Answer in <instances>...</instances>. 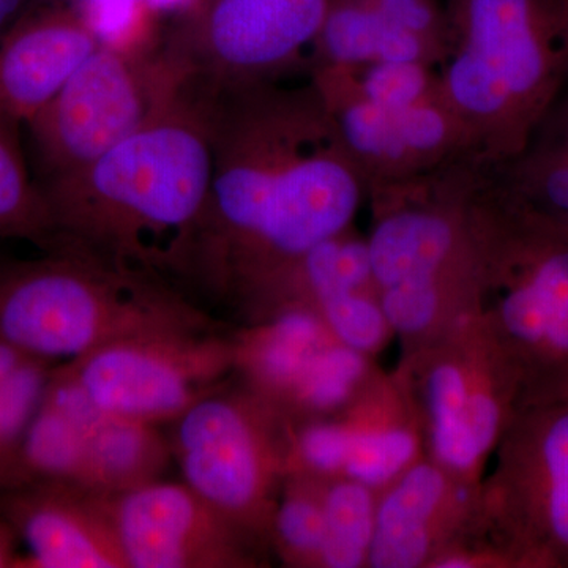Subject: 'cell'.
Returning <instances> with one entry per match:
<instances>
[{
  "label": "cell",
  "instance_id": "6da1fadb",
  "mask_svg": "<svg viewBox=\"0 0 568 568\" xmlns=\"http://www.w3.org/2000/svg\"><path fill=\"white\" fill-rule=\"evenodd\" d=\"M211 122V190L192 282L242 301L351 230L368 190L312 81L213 88Z\"/></svg>",
  "mask_w": 568,
  "mask_h": 568
},
{
  "label": "cell",
  "instance_id": "7a4b0ae2",
  "mask_svg": "<svg viewBox=\"0 0 568 568\" xmlns=\"http://www.w3.org/2000/svg\"><path fill=\"white\" fill-rule=\"evenodd\" d=\"M212 95V85L194 78L138 132L41 186L52 250L168 284L192 282L211 190Z\"/></svg>",
  "mask_w": 568,
  "mask_h": 568
},
{
  "label": "cell",
  "instance_id": "3957f363",
  "mask_svg": "<svg viewBox=\"0 0 568 568\" xmlns=\"http://www.w3.org/2000/svg\"><path fill=\"white\" fill-rule=\"evenodd\" d=\"M440 93L485 164L528 144L568 80V0H447Z\"/></svg>",
  "mask_w": 568,
  "mask_h": 568
},
{
  "label": "cell",
  "instance_id": "277c9868",
  "mask_svg": "<svg viewBox=\"0 0 568 568\" xmlns=\"http://www.w3.org/2000/svg\"><path fill=\"white\" fill-rule=\"evenodd\" d=\"M487 170L470 203L466 310L518 381L521 403L568 395V233L508 203Z\"/></svg>",
  "mask_w": 568,
  "mask_h": 568
},
{
  "label": "cell",
  "instance_id": "5b68a950",
  "mask_svg": "<svg viewBox=\"0 0 568 568\" xmlns=\"http://www.w3.org/2000/svg\"><path fill=\"white\" fill-rule=\"evenodd\" d=\"M212 332L219 324L173 284L85 254L52 250L0 271V338L47 364L122 339Z\"/></svg>",
  "mask_w": 568,
  "mask_h": 568
},
{
  "label": "cell",
  "instance_id": "8992f818",
  "mask_svg": "<svg viewBox=\"0 0 568 568\" xmlns=\"http://www.w3.org/2000/svg\"><path fill=\"white\" fill-rule=\"evenodd\" d=\"M196 78L164 39L148 54L99 48L28 123L40 186L80 171L138 132Z\"/></svg>",
  "mask_w": 568,
  "mask_h": 568
},
{
  "label": "cell",
  "instance_id": "52a82bcc",
  "mask_svg": "<svg viewBox=\"0 0 568 568\" xmlns=\"http://www.w3.org/2000/svg\"><path fill=\"white\" fill-rule=\"evenodd\" d=\"M282 413L253 390L219 388L170 424L183 481L254 537H271L276 485L290 470Z\"/></svg>",
  "mask_w": 568,
  "mask_h": 568
},
{
  "label": "cell",
  "instance_id": "ba28073f",
  "mask_svg": "<svg viewBox=\"0 0 568 568\" xmlns=\"http://www.w3.org/2000/svg\"><path fill=\"white\" fill-rule=\"evenodd\" d=\"M481 162L462 156L429 173L377 183L366 239L376 290L457 282L473 268L470 203Z\"/></svg>",
  "mask_w": 568,
  "mask_h": 568
},
{
  "label": "cell",
  "instance_id": "9c48e42d",
  "mask_svg": "<svg viewBox=\"0 0 568 568\" xmlns=\"http://www.w3.org/2000/svg\"><path fill=\"white\" fill-rule=\"evenodd\" d=\"M496 448L487 508L507 562L568 568V395L519 405Z\"/></svg>",
  "mask_w": 568,
  "mask_h": 568
},
{
  "label": "cell",
  "instance_id": "30bf717a",
  "mask_svg": "<svg viewBox=\"0 0 568 568\" xmlns=\"http://www.w3.org/2000/svg\"><path fill=\"white\" fill-rule=\"evenodd\" d=\"M58 368L103 413L170 425L223 387L235 369L234 338L212 332L122 339Z\"/></svg>",
  "mask_w": 568,
  "mask_h": 568
},
{
  "label": "cell",
  "instance_id": "8fae6325",
  "mask_svg": "<svg viewBox=\"0 0 568 568\" xmlns=\"http://www.w3.org/2000/svg\"><path fill=\"white\" fill-rule=\"evenodd\" d=\"M331 0H203L168 40L213 88L308 69Z\"/></svg>",
  "mask_w": 568,
  "mask_h": 568
},
{
  "label": "cell",
  "instance_id": "7c38bea8",
  "mask_svg": "<svg viewBox=\"0 0 568 568\" xmlns=\"http://www.w3.org/2000/svg\"><path fill=\"white\" fill-rule=\"evenodd\" d=\"M476 332L473 353L440 346L420 368L429 446L448 476L476 473L521 403L517 377L477 327Z\"/></svg>",
  "mask_w": 568,
  "mask_h": 568
},
{
  "label": "cell",
  "instance_id": "4fadbf2b",
  "mask_svg": "<svg viewBox=\"0 0 568 568\" xmlns=\"http://www.w3.org/2000/svg\"><path fill=\"white\" fill-rule=\"evenodd\" d=\"M110 515L126 568L256 566L257 537L185 481L160 478L110 496Z\"/></svg>",
  "mask_w": 568,
  "mask_h": 568
},
{
  "label": "cell",
  "instance_id": "5bb4252c",
  "mask_svg": "<svg viewBox=\"0 0 568 568\" xmlns=\"http://www.w3.org/2000/svg\"><path fill=\"white\" fill-rule=\"evenodd\" d=\"M347 155L366 183L402 181L474 155L469 136L443 93L403 110L358 99L320 74H310Z\"/></svg>",
  "mask_w": 568,
  "mask_h": 568
},
{
  "label": "cell",
  "instance_id": "9a60e30c",
  "mask_svg": "<svg viewBox=\"0 0 568 568\" xmlns=\"http://www.w3.org/2000/svg\"><path fill=\"white\" fill-rule=\"evenodd\" d=\"M0 518L26 547L21 568H126L110 496L62 481L0 489Z\"/></svg>",
  "mask_w": 568,
  "mask_h": 568
},
{
  "label": "cell",
  "instance_id": "2e32d148",
  "mask_svg": "<svg viewBox=\"0 0 568 568\" xmlns=\"http://www.w3.org/2000/svg\"><path fill=\"white\" fill-rule=\"evenodd\" d=\"M99 48L71 6L21 17L0 39V119L28 125Z\"/></svg>",
  "mask_w": 568,
  "mask_h": 568
},
{
  "label": "cell",
  "instance_id": "e0dca14e",
  "mask_svg": "<svg viewBox=\"0 0 568 568\" xmlns=\"http://www.w3.org/2000/svg\"><path fill=\"white\" fill-rule=\"evenodd\" d=\"M448 497L450 484L443 467L436 463L407 467L376 504L366 564L375 568H416L428 562L435 525Z\"/></svg>",
  "mask_w": 568,
  "mask_h": 568
},
{
  "label": "cell",
  "instance_id": "ac0fdd59",
  "mask_svg": "<svg viewBox=\"0 0 568 568\" xmlns=\"http://www.w3.org/2000/svg\"><path fill=\"white\" fill-rule=\"evenodd\" d=\"M384 61L440 67L443 55L424 40L396 28L372 0H331L312 50L310 71Z\"/></svg>",
  "mask_w": 568,
  "mask_h": 568
},
{
  "label": "cell",
  "instance_id": "d6986e66",
  "mask_svg": "<svg viewBox=\"0 0 568 568\" xmlns=\"http://www.w3.org/2000/svg\"><path fill=\"white\" fill-rule=\"evenodd\" d=\"M85 466L91 491L115 496L160 480L173 462L170 439L160 426L100 410L84 424Z\"/></svg>",
  "mask_w": 568,
  "mask_h": 568
},
{
  "label": "cell",
  "instance_id": "ffe728a7",
  "mask_svg": "<svg viewBox=\"0 0 568 568\" xmlns=\"http://www.w3.org/2000/svg\"><path fill=\"white\" fill-rule=\"evenodd\" d=\"M85 480L84 424L43 398L22 439L6 488L29 481H62L88 488Z\"/></svg>",
  "mask_w": 568,
  "mask_h": 568
},
{
  "label": "cell",
  "instance_id": "44dd1931",
  "mask_svg": "<svg viewBox=\"0 0 568 568\" xmlns=\"http://www.w3.org/2000/svg\"><path fill=\"white\" fill-rule=\"evenodd\" d=\"M20 129L0 119V239L32 242L51 252L55 233L50 205L26 163Z\"/></svg>",
  "mask_w": 568,
  "mask_h": 568
},
{
  "label": "cell",
  "instance_id": "7402d4cb",
  "mask_svg": "<svg viewBox=\"0 0 568 568\" xmlns=\"http://www.w3.org/2000/svg\"><path fill=\"white\" fill-rule=\"evenodd\" d=\"M320 74L365 102L403 110L440 95L439 67L418 61H384L355 67H321Z\"/></svg>",
  "mask_w": 568,
  "mask_h": 568
},
{
  "label": "cell",
  "instance_id": "603a6c76",
  "mask_svg": "<svg viewBox=\"0 0 568 568\" xmlns=\"http://www.w3.org/2000/svg\"><path fill=\"white\" fill-rule=\"evenodd\" d=\"M372 491L347 478L323 485L325 540L321 566H364L375 529L376 504Z\"/></svg>",
  "mask_w": 568,
  "mask_h": 568
},
{
  "label": "cell",
  "instance_id": "cb8c5ba5",
  "mask_svg": "<svg viewBox=\"0 0 568 568\" xmlns=\"http://www.w3.org/2000/svg\"><path fill=\"white\" fill-rule=\"evenodd\" d=\"M295 474L275 507L271 537L293 566H321L325 540L323 484L320 477Z\"/></svg>",
  "mask_w": 568,
  "mask_h": 568
},
{
  "label": "cell",
  "instance_id": "d4e9b609",
  "mask_svg": "<svg viewBox=\"0 0 568 568\" xmlns=\"http://www.w3.org/2000/svg\"><path fill=\"white\" fill-rule=\"evenodd\" d=\"M347 444L342 478L376 489L387 487L416 463L418 439L398 424H346Z\"/></svg>",
  "mask_w": 568,
  "mask_h": 568
},
{
  "label": "cell",
  "instance_id": "484cf974",
  "mask_svg": "<svg viewBox=\"0 0 568 568\" xmlns=\"http://www.w3.org/2000/svg\"><path fill=\"white\" fill-rule=\"evenodd\" d=\"M81 20L100 48L123 54H148L164 43L160 17L145 0H74Z\"/></svg>",
  "mask_w": 568,
  "mask_h": 568
},
{
  "label": "cell",
  "instance_id": "4316f807",
  "mask_svg": "<svg viewBox=\"0 0 568 568\" xmlns=\"http://www.w3.org/2000/svg\"><path fill=\"white\" fill-rule=\"evenodd\" d=\"M54 365L31 361L0 383V489L9 485L18 450L39 413Z\"/></svg>",
  "mask_w": 568,
  "mask_h": 568
},
{
  "label": "cell",
  "instance_id": "83f0119b",
  "mask_svg": "<svg viewBox=\"0 0 568 568\" xmlns=\"http://www.w3.org/2000/svg\"><path fill=\"white\" fill-rule=\"evenodd\" d=\"M295 302V301H294ZM301 304V302H298ZM312 308L342 345L372 353L386 339L388 324L377 291H342L304 304Z\"/></svg>",
  "mask_w": 568,
  "mask_h": 568
},
{
  "label": "cell",
  "instance_id": "f1b7e54d",
  "mask_svg": "<svg viewBox=\"0 0 568 568\" xmlns=\"http://www.w3.org/2000/svg\"><path fill=\"white\" fill-rule=\"evenodd\" d=\"M392 24L447 54L448 24L446 6L440 0H372Z\"/></svg>",
  "mask_w": 568,
  "mask_h": 568
},
{
  "label": "cell",
  "instance_id": "f546056e",
  "mask_svg": "<svg viewBox=\"0 0 568 568\" xmlns=\"http://www.w3.org/2000/svg\"><path fill=\"white\" fill-rule=\"evenodd\" d=\"M540 123L548 126L559 138L568 152V80Z\"/></svg>",
  "mask_w": 568,
  "mask_h": 568
},
{
  "label": "cell",
  "instance_id": "4dcf8cb0",
  "mask_svg": "<svg viewBox=\"0 0 568 568\" xmlns=\"http://www.w3.org/2000/svg\"><path fill=\"white\" fill-rule=\"evenodd\" d=\"M18 545L17 534L0 518V568H21L22 556L18 552Z\"/></svg>",
  "mask_w": 568,
  "mask_h": 568
},
{
  "label": "cell",
  "instance_id": "1f68e13d",
  "mask_svg": "<svg viewBox=\"0 0 568 568\" xmlns=\"http://www.w3.org/2000/svg\"><path fill=\"white\" fill-rule=\"evenodd\" d=\"M160 17H175L179 21L192 17L203 0H145Z\"/></svg>",
  "mask_w": 568,
  "mask_h": 568
},
{
  "label": "cell",
  "instance_id": "d6a6232c",
  "mask_svg": "<svg viewBox=\"0 0 568 568\" xmlns=\"http://www.w3.org/2000/svg\"><path fill=\"white\" fill-rule=\"evenodd\" d=\"M31 361H37V358L29 357L28 354L22 353L18 347L0 338V383L9 379L22 365Z\"/></svg>",
  "mask_w": 568,
  "mask_h": 568
},
{
  "label": "cell",
  "instance_id": "836d02e7",
  "mask_svg": "<svg viewBox=\"0 0 568 568\" xmlns=\"http://www.w3.org/2000/svg\"><path fill=\"white\" fill-rule=\"evenodd\" d=\"M24 2L26 0H0V39L14 22L20 20Z\"/></svg>",
  "mask_w": 568,
  "mask_h": 568
}]
</instances>
